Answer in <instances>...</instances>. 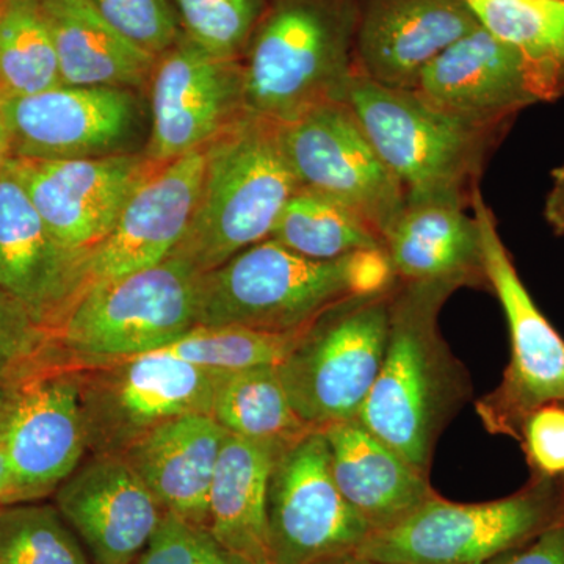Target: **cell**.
<instances>
[{
    "mask_svg": "<svg viewBox=\"0 0 564 564\" xmlns=\"http://www.w3.org/2000/svg\"><path fill=\"white\" fill-rule=\"evenodd\" d=\"M458 289L447 281L395 282L383 364L358 417L425 475L444 426L469 395L463 366L437 326Z\"/></svg>",
    "mask_w": 564,
    "mask_h": 564,
    "instance_id": "obj_1",
    "label": "cell"
},
{
    "mask_svg": "<svg viewBox=\"0 0 564 564\" xmlns=\"http://www.w3.org/2000/svg\"><path fill=\"white\" fill-rule=\"evenodd\" d=\"M395 282L384 250L314 261L267 239L202 274L198 326L300 332L329 307L389 291Z\"/></svg>",
    "mask_w": 564,
    "mask_h": 564,
    "instance_id": "obj_2",
    "label": "cell"
},
{
    "mask_svg": "<svg viewBox=\"0 0 564 564\" xmlns=\"http://www.w3.org/2000/svg\"><path fill=\"white\" fill-rule=\"evenodd\" d=\"M359 0H269L242 58L250 113L288 124L347 101Z\"/></svg>",
    "mask_w": 564,
    "mask_h": 564,
    "instance_id": "obj_3",
    "label": "cell"
},
{
    "mask_svg": "<svg viewBox=\"0 0 564 564\" xmlns=\"http://www.w3.org/2000/svg\"><path fill=\"white\" fill-rule=\"evenodd\" d=\"M281 141V124L248 111L212 140L198 203L176 254L202 273L272 236L299 188Z\"/></svg>",
    "mask_w": 564,
    "mask_h": 564,
    "instance_id": "obj_4",
    "label": "cell"
},
{
    "mask_svg": "<svg viewBox=\"0 0 564 564\" xmlns=\"http://www.w3.org/2000/svg\"><path fill=\"white\" fill-rule=\"evenodd\" d=\"M347 102L403 185L406 203L470 207L503 131L470 124L437 109L421 93L383 87L358 74L351 79Z\"/></svg>",
    "mask_w": 564,
    "mask_h": 564,
    "instance_id": "obj_5",
    "label": "cell"
},
{
    "mask_svg": "<svg viewBox=\"0 0 564 564\" xmlns=\"http://www.w3.org/2000/svg\"><path fill=\"white\" fill-rule=\"evenodd\" d=\"M202 272L173 252L165 261L90 285L51 333L82 362H111L166 347L198 326Z\"/></svg>",
    "mask_w": 564,
    "mask_h": 564,
    "instance_id": "obj_6",
    "label": "cell"
},
{
    "mask_svg": "<svg viewBox=\"0 0 564 564\" xmlns=\"http://www.w3.org/2000/svg\"><path fill=\"white\" fill-rule=\"evenodd\" d=\"M392 289L329 307L278 364L293 410L313 429L359 417L383 364Z\"/></svg>",
    "mask_w": 564,
    "mask_h": 564,
    "instance_id": "obj_7",
    "label": "cell"
},
{
    "mask_svg": "<svg viewBox=\"0 0 564 564\" xmlns=\"http://www.w3.org/2000/svg\"><path fill=\"white\" fill-rule=\"evenodd\" d=\"M551 485L484 503L434 496L391 529L373 532L359 554L380 564H488L554 524Z\"/></svg>",
    "mask_w": 564,
    "mask_h": 564,
    "instance_id": "obj_8",
    "label": "cell"
},
{
    "mask_svg": "<svg viewBox=\"0 0 564 564\" xmlns=\"http://www.w3.org/2000/svg\"><path fill=\"white\" fill-rule=\"evenodd\" d=\"M470 210L480 228L486 281L502 304L511 344L502 383L477 403V413L489 432L518 436L533 410L564 402V339L527 291L480 188Z\"/></svg>",
    "mask_w": 564,
    "mask_h": 564,
    "instance_id": "obj_9",
    "label": "cell"
},
{
    "mask_svg": "<svg viewBox=\"0 0 564 564\" xmlns=\"http://www.w3.org/2000/svg\"><path fill=\"white\" fill-rule=\"evenodd\" d=\"M106 364L80 375L85 432L95 455H121L151 430L182 415L212 414L225 377L161 350Z\"/></svg>",
    "mask_w": 564,
    "mask_h": 564,
    "instance_id": "obj_10",
    "label": "cell"
},
{
    "mask_svg": "<svg viewBox=\"0 0 564 564\" xmlns=\"http://www.w3.org/2000/svg\"><path fill=\"white\" fill-rule=\"evenodd\" d=\"M281 141L300 187L350 207L384 240L406 206V192L347 101L325 104L281 124Z\"/></svg>",
    "mask_w": 564,
    "mask_h": 564,
    "instance_id": "obj_11",
    "label": "cell"
},
{
    "mask_svg": "<svg viewBox=\"0 0 564 564\" xmlns=\"http://www.w3.org/2000/svg\"><path fill=\"white\" fill-rule=\"evenodd\" d=\"M267 514L272 564H317L358 552L372 534L334 480L322 430L304 434L278 456Z\"/></svg>",
    "mask_w": 564,
    "mask_h": 564,
    "instance_id": "obj_12",
    "label": "cell"
},
{
    "mask_svg": "<svg viewBox=\"0 0 564 564\" xmlns=\"http://www.w3.org/2000/svg\"><path fill=\"white\" fill-rule=\"evenodd\" d=\"M148 161L172 162L207 147L248 113L242 61L210 54L182 35L155 63L150 79Z\"/></svg>",
    "mask_w": 564,
    "mask_h": 564,
    "instance_id": "obj_13",
    "label": "cell"
},
{
    "mask_svg": "<svg viewBox=\"0 0 564 564\" xmlns=\"http://www.w3.org/2000/svg\"><path fill=\"white\" fill-rule=\"evenodd\" d=\"M155 165L144 152H122L66 161L13 158L9 170L54 239L85 263Z\"/></svg>",
    "mask_w": 564,
    "mask_h": 564,
    "instance_id": "obj_14",
    "label": "cell"
},
{
    "mask_svg": "<svg viewBox=\"0 0 564 564\" xmlns=\"http://www.w3.org/2000/svg\"><path fill=\"white\" fill-rule=\"evenodd\" d=\"M0 434L24 502L55 491L88 447L80 375L31 370L0 404Z\"/></svg>",
    "mask_w": 564,
    "mask_h": 564,
    "instance_id": "obj_15",
    "label": "cell"
},
{
    "mask_svg": "<svg viewBox=\"0 0 564 564\" xmlns=\"http://www.w3.org/2000/svg\"><path fill=\"white\" fill-rule=\"evenodd\" d=\"M13 158L36 161L104 158L129 150L140 128L128 88L61 87L0 99Z\"/></svg>",
    "mask_w": 564,
    "mask_h": 564,
    "instance_id": "obj_16",
    "label": "cell"
},
{
    "mask_svg": "<svg viewBox=\"0 0 564 564\" xmlns=\"http://www.w3.org/2000/svg\"><path fill=\"white\" fill-rule=\"evenodd\" d=\"M207 147L159 163L84 263V289L158 265L180 247L198 203ZM80 292V293H82Z\"/></svg>",
    "mask_w": 564,
    "mask_h": 564,
    "instance_id": "obj_17",
    "label": "cell"
},
{
    "mask_svg": "<svg viewBox=\"0 0 564 564\" xmlns=\"http://www.w3.org/2000/svg\"><path fill=\"white\" fill-rule=\"evenodd\" d=\"M55 507L93 564L135 563L165 514L140 475L117 454L80 464L55 489Z\"/></svg>",
    "mask_w": 564,
    "mask_h": 564,
    "instance_id": "obj_18",
    "label": "cell"
},
{
    "mask_svg": "<svg viewBox=\"0 0 564 564\" xmlns=\"http://www.w3.org/2000/svg\"><path fill=\"white\" fill-rule=\"evenodd\" d=\"M415 91L459 120L503 132L519 111L543 102L521 52L481 24L423 70Z\"/></svg>",
    "mask_w": 564,
    "mask_h": 564,
    "instance_id": "obj_19",
    "label": "cell"
},
{
    "mask_svg": "<svg viewBox=\"0 0 564 564\" xmlns=\"http://www.w3.org/2000/svg\"><path fill=\"white\" fill-rule=\"evenodd\" d=\"M478 25L466 0H359L356 74L415 90L423 70Z\"/></svg>",
    "mask_w": 564,
    "mask_h": 564,
    "instance_id": "obj_20",
    "label": "cell"
},
{
    "mask_svg": "<svg viewBox=\"0 0 564 564\" xmlns=\"http://www.w3.org/2000/svg\"><path fill=\"white\" fill-rule=\"evenodd\" d=\"M84 261L52 236L21 182L0 174V292L54 332L84 289Z\"/></svg>",
    "mask_w": 564,
    "mask_h": 564,
    "instance_id": "obj_21",
    "label": "cell"
},
{
    "mask_svg": "<svg viewBox=\"0 0 564 564\" xmlns=\"http://www.w3.org/2000/svg\"><path fill=\"white\" fill-rule=\"evenodd\" d=\"M226 436L210 414L182 415L151 430L121 455L165 513L207 527L212 481Z\"/></svg>",
    "mask_w": 564,
    "mask_h": 564,
    "instance_id": "obj_22",
    "label": "cell"
},
{
    "mask_svg": "<svg viewBox=\"0 0 564 564\" xmlns=\"http://www.w3.org/2000/svg\"><path fill=\"white\" fill-rule=\"evenodd\" d=\"M322 432L334 480L372 533L399 524L436 496L429 475L419 473L358 419L333 423Z\"/></svg>",
    "mask_w": 564,
    "mask_h": 564,
    "instance_id": "obj_23",
    "label": "cell"
},
{
    "mask_svg": "<svg viewBox=\"0 0 564 564\" xmlns=\"http://www.w3.org/2000/svg\"><path fill=\"white\" fill-rule=\"evenodd\" d=\"M469 209L454 203H406L384 234L397 281L488 285L480 228Z\"/></svg>",
    "mask_w": 564,
    "mask_h": 564,
    "instance_id": "obj_24",
    "label": "cell"
},
{
    "mask_svg": "<svg viewBox=\"0 0 564 564\" xmlns=\"http://www.w3.org/2000/svg\"><path fill=\"white\" fill-rule=\"evenodd\" d=\"M46 18L62 84L135 88L150 84L158 57L121 35L90 0H39Z\"/></svg>",
    "mask_w": 564,
    "mask_h": 564,
    "instance_id": "obj_25",
    "label": "cell"
},
{
    "mask_svg": "<svg viewBox=\"0 0 564 564\" xmlns=\"http://www.w3.org/2000/svg\"><path fill=\"white\" fill-rule=\"evenodd\" d=\"M282 451L228 433L215 469L207 529L250 564H272L267 507L270 478Z\"/></svg>",
    "mask_w": 564,
    "mask_h": 564,
    "instance_id": "obj_26",
    "label": "cell"
},
{
    "mask_svg": "<svg viewBox=\"0 0 564 564\" xmlns=\"http://www.w3.org/2000/svg\"><path fill=\"white\" fill-rule=\"evenodd\" d=\"M484 28L521 52L544 101L564 96V0H466Z\"/></svg>",
    "mask_w": 564,
    "mask_h": 564,
    "instance_id": "obj_27",
    "label": "cell"
},
{
    "mask_svg": "<svg viewBox=\"0 0 564 564\" xmlns=\"http://www.w3.org/2000/svg\"><path fill=\"white\" fill-rule=\"evenodd\" d=\"M210 415L226 433L280 448L315 430L293 410L280 369L273 364L225 373Z\"/></svg>",
    "mask_w": 564,
    "mask_h": 564,
    "instance_id": "obj_28",
    "label": "cell"
},
{
    "mask_svg": "<svg viewBox=\"0 0 564 564\" xmlns=\"http://www.w3.org/2000/svg\"><path fill=\"white\" fill-rule=\"evenodd\" d=\"M270 239L314 261H336L352 252L384 250L383 237L356 212L306 187L292 193Z\"/></svg>",
    "mask_w": 564,
    "mask_h": 564,
    "instance_id": "obj_29",
    "label": "cell"
},
{
    "mask_svg": "<svg viewBox=\"0 0 564 564\" xmlns=\"http://www.w3.org/2000/svg\"><path fill=\"white\" fill-rule=\"evenodd\" d=\"M57 52L39 0L0 7V96L36 95L61 87Z\"/></svg>",
    "mask_w": 564,
    "mask_h": 564,
    "instance_id": "obj_30",
    "label": "cell"
},
{
    "mask_svg": "<svg viewBox=\"0 0 564 564\" xmlns=\"http://www.w3.org/2000/svg\"><path fill=\"white\" fill-rule=\"evenodd\" d=\"M0 564H93L54 505L0 508Z\"/></svg>",
    "mask_w": 564,
    "mask_h": 564,
    "instance_id": "obj_31",
    "label": "cell"
},
{
    "mask_svg": "<svg viewBox=\"0 0 564 564\" xmlns=\"http://www.w3.org/2000/svg\"><path fill=\"white\" fill-rule=\"evenodd\" d=\"M303 329L293 333H265L245 328L196 326L159 350L203 369L237 372L250 367L272 364L278 366L292 350Z\"/></svg>",
    "mask_w": 564,
    "mask_h": 564,
    "instance_id": "obj_32",
    "label": "cell"
},
{
    "mask_svg": "<svg viewBox=\"0 0 564 564\" xmlns=\"http://www.w3.org/2000/svg\"><path fill=\"white\" fill-rule=\"evenodd\" d=\"M182 31L210 54L242 61L269 0H173Z\"/></svg>",
    "mask_w": 564,
    "mask_h": 564,
    "instance_id": "obj_33",
    "label": "cell"
},
{
    "mask_svg": "<svg viewBox=\"0 0 564 564\" xmlns=\"http://www.w3.org/2000/svg\"><path fill=\"white\" fill-rule=\"evenodd\" d=\"M140 50L161 57L184 35L173 0H90Z\"/></svg>",
    "mask_w": 564,
    "mask_h": 564,
    "instance_id": "obj_34",
    "label": "cell"
},
{
    "mask_svg": "<svg viewBox=\"0 0 564 564\" xmlns=\"http://www.w3.org/2000/svg\"><path fill=\"white\" fill-rule=\"evenodd\" d=\"M133 564H250L215 540L207 527L163 514L154 536Z\"/></svg>",
    "mask_w": 564,
    "mask_h": 564,
    "instance_id": "obj_35",
    "label": "cell"
},
{
    "mask_svg": "<svg viewBox=\"0 0 564 564\" xmlns=\"http://www.w3.org/2000/svg\"><path fill=\"white\" fill-rule=\"evenodd\" d=\"M527 455L545 477L564 473V406L547 403L527 415L521 426Z\"/></svg>",
    "mask_w": 564,
    "mask_h": 564,
    "instance_id": "obj_36",
    "label": "cell"
},
{
    "mask_svg": "<svg viewBox=\"0 0 564 564\" xmlns=\"http://www.w3.org/2000/svg\"><path fill=\"white\" fill-rule=\"evenodd\" d=\"M488 564H564V522H554L530 544L511 549Z\"/></svg>",
    "mask_w": 564,
    "mask_h": 564,
    "instance_id": "obj_37",
    "label": "cell"
},
{
    "mask_svg": "<svg viewBox=\"0 0 564 564\" xmlns=\"http://www.w3.org/2000/svg\"><path fill=\"white\" fill-rule=\"evenodd\" d=\"M544 215L555 231L564 234V162L552 174V188L545 199Z\"/></svg>",
    "mask_w": 564,
    "mask_h": 564,
    "instance_id": "obj_38",
    "label": "cell"
},
{
    "mask_svg": "<svg viewBox=\"0 0 564 564\" xmlns=\"http://www.w3.org/2000/svg\"><path fill=\"white\" fill-rule=\"evenodd\" d=\"M22 502H24V499H22L13 473H11L6 447H3L2 434H0V508Z\"/></svg>",
    "mask_w": 564,
    "mask_h": 564,
    "instance_id": "obj_39",
    "label": "cell"
},
{
    "mask_svg": "<svg viewBox=\"0 0 564 564\" xmlns=\"http://www.w3.org/2000/svg\"><path fill=\"white\" fill-rule=\"evenodd\" d=\"M11 159H13V150H11L10 135L6 121H3L2 111H0V174L6 173V170L9 169Z\"/></svg>",
    "mask_w": 564,
    "mask_h": 564,
    "instance_id": "obj_40",
    "label": "cell"
},
{
    "mask_svg": "<svg viewBox=\"0 0 564 564\" xmlns=\"http://www.w3.org/2000/svg\"><path fill=\"white\" fill-rule=\"evenodd\" d=\"M317 564H380L373 562V560L367 558L359 554V552H350V554L333 556V558L323 560Z\"/></svg>",
    "mask_w": 564,
    "mask_h": 564,
    "instance_id": "obj_41",
    "label": "cell"
},
{
    "mask_svg": "<svg viewBox=\"0 0 564 564\" xmlns=\"http://www.w3.org/2000/svg\"><path fill=\"white\" fill-rule=\"evenodd\" d=\"M0 2H6V0H0Z\"/></svg>",
    "mask_w": 564,
    "mask_h": 564,
    "instance_id": "obj_42",
    "label": "cell"
},
{
    "mask_svg": "<svg viewBox=\"0 0 564 564\" xmlns=\"http://www.w3.org/2000/svg\"><path fill=\"white\" fill-rule=\"evenodd\" d=\"M0 7H2V3H0Z\"/></svg>",
    "mask_w": 564,
    "mask_h": 564,
    "instance_id": "obj_43",
    "label": "cell"
}]
</instances>
